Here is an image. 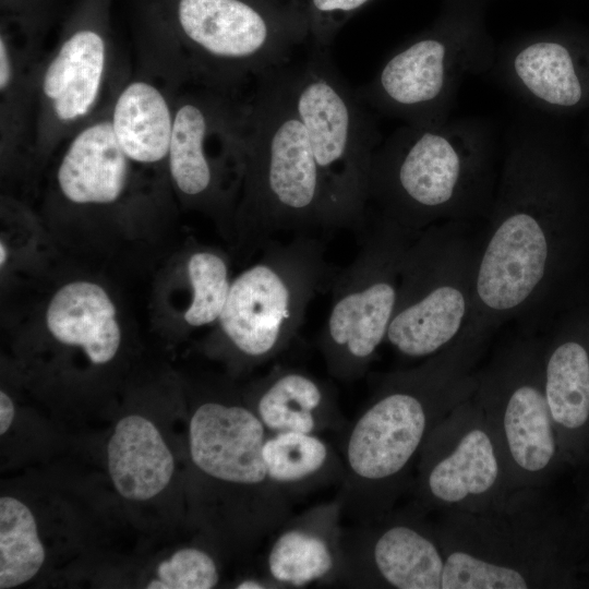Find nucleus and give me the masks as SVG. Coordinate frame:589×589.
Here are the masks:
<instances>
[{
	"label": "nucleus",
	"mask_w": 589,
	"mask_h": 589,
	"mask_svg": "<svg viewBox=\"0 0 589 589\" xmlns=\"http://www.w3.org/2000/svg\"><path fill=\"white\" fill-rule=\"evenodd\" d=\"M581 201L566 133L526 109L504 136L469 322L492 334L512 320L541 330L560 297Z\"/></svg>",
	"instance_id": "obj_1"
},
{
	"label": "nucleus",
	"mask_w": 589,
	"mask_h": 589,
	"mask_svg": "<svg viewBox=\"0 0 589 589\" xmlns=\"http://www.w3.org/2000/svg\"><path fill=\"white\" fill-rule=\"evenodd\" d=\"M492 333L469 322L458 338L418 365L384 374L342 444V516L377 520L412 485L432 430L477 388L478 363Z\"/></svg>",
	"instance_id": "obj_2"
},
{
	"label": "nucleus",
	"mask_w": 589,
	"mask_h": 589,
	"mask_svg": "<svg viewBox=\"0 0 589 589\" xmlns=\"http://www.w3.org/2000/svg\"><path fill=\"white\" fill-rule=\"evenodd\" d=\"M142 60L179 85L239 95L309 39L298 0H137Z\"/></svg>",
	"instance_id": "obj_3"
},
{
	"label": "nucleus",
	"mask_w": 589,
	"mask_h": 589,
	"mask_svg": "<svg viewBox=\"0 0 589 589\" xmlns=\"http://www.w3.org/2000/svg\"><path fill=\"white\" fill-rule=\"evenodd\" d=\"M497 140L476 116L400 125L373 155L369 211L413 239L438 223L484 220L500 173Z\"/></svg>",
	"instance_id": "obj_4"
},
{
	"label": "nucleus",
	"mask_w": 589,
	"mask_h": 589,
	"mask_svg": "<svg viewBox=\"0 0 589 589\" xmlns=\"http://www.w3.org/2000/svg\"><path fill=\"white\" fill-rule=\"evenodd\" d=\"M541 488L513 491L478 513L444 512L434 521L444 551L442 589H548L579 584L589 529Z\"/></svg>",
	"instance_id": "obj_5"
},
{
	"label": "nucleus",
	"mask_w": 589,
	"mask_h": 589,
	"mask_svg": "<svg viewBox=\"0 0 589 589\" xmlns=\"http://www.w3.org/2000/svg\"><path fill=\"white\" fill-rule=\"evenodd\" d=\"M242 189L235 214L239 243L252 254L283 233L345 230L289 89L288 65L254 82Z\"/></svg>",
	"instance_id": "obj_6"
},
{
	"label": "nucleus",
	"mask_w": 589,
	"mask_h": 589,
	"mask_svg": "<svg viewBox=\"0 0 589 589\" xmlns=\"http://www.w3.org/2000/svg\"><path fill=\"white\" fill-rule=\"evenodd\" d=\"M339 268L324 240L297 235L268 241L260 257L235 277L213 342L238 369H252L283 352L298 334L312 300Z\"/></svg>",
	"instance_id": "obj_7"
},
{
	"label": "nucleus",
	"mask_w": 589,
	"mask_h": 589,
	"mask_svg": "<svg viewBox=\"0 0 589 589\" xmlns=\"http://www.w3.org/2000/svg\"><path fill=\"white\" fill-rule=\"evenodd\" d=\"M472 225L438 223L409 244L386 336L398 354L429 358L454 342L467 326L482 238Z\"/></svg>",
	"instance_id": "obj_8"
},
{
	"label": "nucleus",
	"mask_w": 589,
	"mask_h": 589,
	"mask_svg": "<svg viewBox=\"0 0 589 589\" xmlns=\"http://www.w3.org/2000/svg\"><path fill=\"white\" fill-rule=\"evenodd\" d=\"M297 115L344 223L359 238L369 224V180L383 141L377 124L339 74L328 48L312 46L299 65H288Z\"/></svg>",
	"instance_id": "obj_9"
},
{
	"label": "nucleus",
	"mask_w": 589,
	"mask_h": 589,
	"mask_svg": "<svg viewBox=\"0 0 589 589\" xmlns=\"http://www.w3.org/2000/svg\"><path fill=\"white\" fill-rule=\"evenodd\" d=\"M115 0H75L38 70L31 160L46 161L106 110L127 80L119 75L112 31Z\"/></svg>",
	"instance_id": "obj_10"
},
{
	"label": "nucleus",
	"mask_w": 589,
	"mask_h": 589,
	"mask_svg": "<svg viewBox=\"0 0 589 589\" xmlns=\"http://www.w3.org/2000/svg\"><path fill=\"white\" fill-rule=\"evenodd\" d=\"M538 332L520 326L477 372L473 396L498 441L514 491L544 489L567 466L546 399Z\"/></svg>",
	"instance_id": "obj_11"
},
{
	"label": "nucleus",
	"mask_w": 589,
	"mask_h": 589,
	"mask_svg": "<svg viewBox=\"0 0 589 589\" xmlns=\"http://www.w3.org/2000/svg\"><path fill=\"white\" fill-rule=\"evenodd\" d=\"M356 257L330 286L328 315L317 346L328 373L342 382L361 378L386 341L405 253L413 240L395 223L370 212Z\"/></svg>",
	"instance_id": "obj_12"
},
{
	"label": "nucleus",
	"mask_w": 589,
	"mask_h": 589,
	"mask_svg": "<svg viewBox=\"0 0 589 589\" xmlns=\"http://www.w3.org/2000/svg\"><path fill=\"white\" fill-rule=\"evenodd\" d=\"M496 48L472 21H444L395 49L356 94L402 124L441 123L452 117L465 79L489 74Z\"/></svg>",
	"instance_id": "obj_13"
},
{
	"label": "nucleus",
	"mask_w": 589,
	"mask_h": 589,
	"mask_svg": "<svg viewBox=\"0 0 589 589\" xmlns=\"http://www.w3.org/2000/svg\"><path fill=\"white\" fill-rule=\"evenodd\" d=\"M248 99L200 85L175 97L167 158L172 185L193 207L233 224L248 155Z\"/></svg>",
	"instance_id": "obj_14"
},
{
	"label": "nucleus",
	"mask_w": 589,
	"mask_h": 589,
	"mask_svg": "<svg viewBox=\"0 0 589 589\" xmlns=\"http://www.w3.org/2000/svg\"><path fill=\"white\" fill-rule=\"evenodd\" d=\"M473 395L432 430L420 452L411 504L426 515L484 512L514 491L498 441Z\"/></svg>",
	"instance_id": "obj_15"
},
{
	"label": "nucleus",
	"mask_w": 589,
	"mask_h": 589,
	"mask_svg": "<svg viewBox=\"0 0 589 589\" xmlns=\"http://www.w3.org/2000/svg\"><path fill=\"white\" fill-rule=\"evenodd\" d=\"M444 551L434 521L412 504L345 528L338 582L353 588L442 589Z\"/></svg>",
	"instance_id": "obj_16"
},
{
	"label": "nucleus",
	"mask_w": 589,
	"mask_h": 589,
	"mask_svg": "<svg viewBox=\"0 0 589 589\" xmlns=\"http://www.w3.org/2000/svg\"><path fill=\"white\" fill-rule=\"evenodd\" d=\"M490 76L527 109L558 117L589 107V38L561 33L496 48Z\"/></svg>",
	"instance_id": "obj_17"
},
{
	"label": "nucleus",
	"mask_w": 589,
	"mask_h": 589,
	"mask_svg": "<svg viewBox=\"0 0 589 589\" xmlns=\"http://www.w3.org/2000/svg\"><path fill=\"white\" fill-rule=\"evenodd\" d=\"M0 11V144L8 161L31 155L50 11L27 4H1Z\"/></svg>",
	"instance_id": "obj_18"
},
{
	"label": "nucleus",
	"mask_w": 589,
	"mask_h": 589,
	"mask_svg": "<svg viewBox=\"0 0 589 589\" xmlns=\"http://www.w3.org/2000/svg\"><path fill=\"white\" fill-rule=\"evenodd\" d=\"M548 404L566 465L589 461V323H566L543 338Z\"/></svg>",
	"instance_id": "obj_19"
},
{
	"label": "nucleus",
	"mask_w": 589,
	"mask_h": 589,
	"mask_svg": "<svg viewBox=\"0 0 589 589\" xmlns=\"http://www.w3.org/2000/svg\"><path fill=\"white\" fill-rule=\"evenodd\" d=\"M342 518L338 495L289 517L271 536L266 576L279 588L338 582Z\"/></svg>",
	"instance_id": "obj_20"
},
{
	"label": "nucleus",
	"mask_w": 589,
	"mask_h": 589,
	"mask_svg": "<svg viewBox=\"0 0 589 589\" xmlns=\"http://www.w3.org/2000/svg\"><path fill=\"white\" fill-rule=\"evenodd\" d=\"M109 108L60 146L56 188L62 200L71 205L112 206L127 195L131 185L134 164L118 144Z\"/></svg>",
	"instance_id": "obj_21"
},
{
	"label": "nucleus",
	"mask_w": 589,
	"mask_h": 589,
	"mask_svg": "<svg viewBox=\"0 0 589 589\" xmlns=\"http://www.w3.org/2000/svg\"><path fill=\"white\" fill-rule=\"evenodd\" d=\"M180 87L142 61L137 72L118 88L109 120L119 146L134 165L167 166L175 97Z\"/></svg>",
	"instance_id": "obj_22"
},
{
	"label": "nucleus",
	"mask_w": 589,
	"mask_h": 589,
	"mask_svg": "<svg viewBox=\"0 0 589 589\" xmlns=\"http://www.w3.org/2000/svg\"><path fill=\"white\" fill-rule=\"evenodd\" d=\"M244 399L268 433L321 434L346 425L335 388L298 368H273L249 385Z\"/></svg>",
	"instance_id": "obj_23"
},
{
	"label": "nucleus",
	"mask_w": 589,
	"mask_h": 589,
	"mask_svg": "<svg viewBox=\"0 0 589 589\" xmlns=\"http://www.w3.org/2000/svg\"><path fill=\"white\" fill-rule=\"evenodd\" d=\"M46 325L56 340L82 348L97 365L110 362L120 347L116 306L106 290L92 281L63 285L49 302Z\"/></svg>",
	"instance_id": "obj_24"
},
{
	"label": "nucleus",
	"mask_w": 589,
	"mask_h": 589,
	"mask_svg": "<svg viewBox=\"0 0 589 589\" xmlns=\"http://www.w3.org/2000/svg\"><path fill=\"white\" fill-rule=\"evenodd\" d=\"M110 479L117 492L131 501L159 494L175 472V459L156 425L145 417L122 418L107 445Z\"/></svg>",
	"instance_id": "obj_25"
},
{
	"label": "nucleus",
	"mask_w": 589,
	"mask_h": 589,
	"mask_svg": "<svg viewBox=\"0 0 589 589\" xmlns=\"http://www.w3.org/2000/svg\"><path fill=\"white\" fill-rule=\"evenodd\" d=\"M272 481L292 501L345 478L341 454L320 434L302 432L268 433L262 448Z\"/></svg>",
	"instance_id": "obj_26"
},
{
	"label": "nucleus",
	"mask_w": 589,
	"mask_h": 589,
	"mask_svg": "<svg viewBox=\"0 0 589 589\" xmlns=\"http://www.w3.org/2000/svg\"><path fill=\"white\" fill-rule=\"evenodd\" d=\"M46 558L29 508L12 496L0 498V588L31 580Z\"/></svg>",
	"instance_id": "obj_27"
},
{
	"label": "nucleus",
	"mask_w": 589,
	"mask_h": 589,
	"mask_svg": "<svg viewBox=\"0 0 589 589\" xmlns=\"http://www.w3.org/2000/svg\"><path fill=\"white\" fill-rule=\"evenodd\" d=\"M185 274L191 300L182 314L184 324L199 328L216 323L232 281L227 257L212 248L194 249L187 259Z\"/></svg>",
	"instance_id": "obj_28"
},
{
	"label": "nucleus",
	"mask_w": 589,
	"mask_h": 589,
	"mask_svg": "<svg viewBox=\"0 0 589 589\" xmlns=\"http://www.w3.org/2000/svg\"><path fill=\"white\" fill-rule=\"evenodd\" d=\"M219 572L214 558L197 548L175 552L157 567V577L147 589H211L219 582Z\"/></svg>",
	"instance_id": "obj_29"
},
{
	"label": "nucleus",
	"mask_w": 589,
	"mask_h": 589,
	"mask_svg": "<svg viewBox=\"0 0 589 589\" xmlns=\"http://www.w3.org/2000/svg\"><path fill=\"white\" fill-rule=\"evenodd\" d=\"M14 404L11 397L3 390L0 392V434L3 435L10 429L14 418Z\"/></svg>",
	"instance_id": "obj_30"
},
{
	"label": "nucleus",
	"mask_w": 589,
	"mask_h": 589,
	"mask_svg": "<svg viewBox=\"0 0 589 589\" xmlns=\"http://www.w3.org/2000/svg\"><path fill=\"white\" fill-rule=\"evenodd\" d=\"M237 589H275L279 588L272 579L266 578H248L241 580L237 586Z\"/></svg>",
	"instance_id": "obj_31"
},
{
	"label": "nucleus",
	"mask_w": 589,
	"mask_h": 589,
	"mask_svg": "<svg viewBox=\"0 0 589 589\" xmlns=\"http://www.w3.org/2000/svg\"><path fill=\"white\" fill-rule=\"evenodd\" d=\"M8 254H9L8 248H7L5 243L3 241H1V243H0V264H1V267H3V265L7 263Z\"/></svg>",
	"instance_id": "obj_32"
},
{
	"label": "nucleus",
	"mask_w": 589,
	"mask_h": 589,
	"mask_svg": "<svg viewBox=\"0 0 589 589\" xmlns=\"http://www.w3.org/2000/svg\"><path fill=\"white\" fill-rule=\"evenodd\" d=\"M582 512L586 516L589 517V495L587 496V500L585 502V505L582 507Z\"/></svg>",
	"instance_id": "obj_33"
},
{
	"label": "nucleus",
	"mask_w": 589,
	"mask_h": 589,
	"mask_svg": "<svg viewBox=\"0 0 589 589\" xmlns=\"http://www.w3.org/2000/svg\"><path fill=\"white\" fill-rule=\"evenodd\" d=\"M36 1H41V2L49 3V4H52V2H53V0H36Z\"/></svg>",
	"instance_id": "obj_34"
},
{
	"label": "nucleus",
	"mask_w": 589,
	"mask_h": 589,
	"mask_svg": "<svg viewBox=\"0 0 589 589\" xmlns=\"http://www.w3.org/2000/svg\"><path fill=\"white\" fill-rule=\"evenodd\" d=\"M589 568V567H588Z\"/></svg>",
	"instance_id": "obj_35"
}]
</instances>
